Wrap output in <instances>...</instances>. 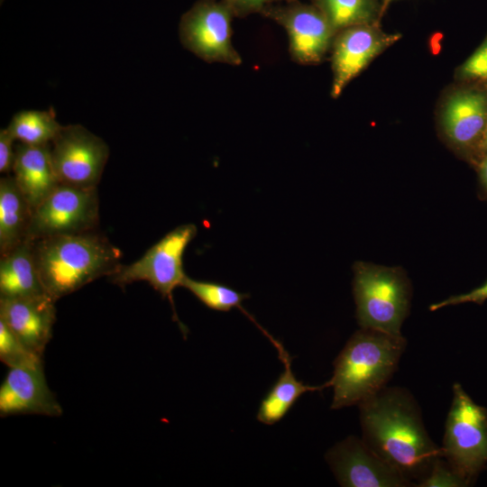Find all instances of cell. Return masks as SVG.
Here are the masks:
<instances>
[{"instance_id": "6da1fadb", "label": "cell", "mask_w": 487, "mask_h": 487, "mask_svg": "<svg viewBox=\"0 0 487 487\" xmlns=\"http://www.w3.org/2000/svg\"><path fill=\"white\" fill-rule=\"evenodd\" d=\"M363 440L412 486H418L442 456L426 430L412 394L386 386L358 405Z\"/></svg>"}, {"instance_id": "7a4b0ae2", "label": "cell", "mask_w": 487, "mask_h": 487, "mask_svg": "<svg viewBox=\"0 0 487 487\" xmlns=\"http://www.w3.org/2000/svg\"><path fill=\"white\" fill-rule=\"evenodd\" d=\"M33 242V254L47 295L57 301L122 265V253L106 237L87 232Z\"/></svg>"}, {"instance_id": "3957f363", "label": "cell", "mask_w": 487, "mask_h": 487, "mask_svg": "<svg viewBox=\"0 0 487 487\" xmlns=\"http://www.w3.org/2000/svg\"><path fill=\"white\" fill-rule=\"evenodd\" d=\"M406 346L402 335L368 328L356 331L334 362L331 409L358 406L385 388Z\"/></svg>"}, {"instance_id": "277c9868", "label": "cell", "mask_w": 487, "mask_h": 487, "mask_svg": "<svg viewBox=\"0 0 487 487\" xmlns=\"http://www.w3.org/2000/svg\"><path fill=\"white\" fill-rule=\"evenodd\" d=\"M354 272L353 292L361 328L400 335L411 298L403 271L357 262Z\"/></svg>"}, {"instance_id": "5b68a950", "label": "cell", "mask_w": 487, "mask_h": 487, "mask_svg": "<svg viewBox=\"0 0 487 487\" xmlns=\"http://www.w3.org/2000/svg\"><path fill=\"white\" fill-rule=\"evenodd\" d=\"M441 452L468 486L487 465V409L475 403L457 382L453 385Z\"/></svg>"}, {"instance_id": "8992f818", "label": "cell", "mask_w": 487, "mask_h": 487, "mask_svg": "<svg viewBox=\"0 0 487 487\" xmlns=\"http://www.w3.org/2000/svg\"><path fill=\"white\" fill-rule=\"evenodd\" d=\"M198 227L194 224L181 225L165 234L136 262L123 266L109 278L112 282L125 286L134 281H147L172 306L174 317L182 331L185 326L179 321L173 304V290L181 286L187 276L183 270V254L195 238Z\"/></svg>"}, {"instance_id": "52a82bcc", "label": "cell", "mask_w": 487, "mask_h": 487, "mask_svg": "<svg viewBox=\"0 0 487 487\" xmlns=\"http://www.w3.org/2000/svg\"><path fill=\"white\" fill-rule=\"evenodd\" d=\"M96 188L60 184L32 214L28 239L91 232L98 222Z\"/></svg>"}, {"instance_id": "ba28073f", "label": "cell", "mask_w": 487, "mask_h": 487, "mask_svg": "<svg viewBox=\"0 0 487 487\" xmlns=\"http://www.w3.org/2000/svg\"><path fill=\"white\" fill-rule=\"evenodd\" d=\"M233 14L224 1L200 0L181 18V43L205 61L240 65L241 56L231 39Z\"/></svg>"}, {"instance_id": "9c48e42d", "label": "cell", "mask_w": 487, "mask_h": 487, "mask_svg": "<svg viewBox=\"0 0 487 487\" xmlns=\"http://www.w3.org/2000/svg\"><path fill=\"white\" fill-rule=\"evenodd\" d=\"M51 154L60 184L96 188L109 157L106 142L79 124L62 126L51 142Z\"/></svg>"}, {"instance_id": "30bf717a", "label": "cell", "mask_w": 487, "mask_h": 487, "mask_svg": "<svg viewBox=\"0 0 487 487\" xmlns=\"http://www.w3.org/2000/svg\"><path fill=\"white\" fill-rule=\"evenodd\" d=\"M326 459L344 487L412 486L396 469L371 450L362 438L349 436L335 445Z\"/></svg>"}, {"instance_id": "8fae6325", "label": "cell", "mask_w": 487, "mask_h": 487, "mask_svg": "<svg viewBox=\"0 0 487 487\" xmlns=\"http://www.w3.org/2000/svg\"><path fill=\"white\" fill-rule=\"evenodd\" d=\"M442 124L450 142L476 163L487 125V87L464 83L447 98Z\"/></svg>"}, {"instance_id": "7c38bea8", "label": "cell", "mask_w": 487, "mask_h": 487, "mask_svg": "<svg viewBox=\"0 0 487 487\" xmlns=\"http://www.w3.org/2000/svg\"><path fill=\"white\" fill-rule=\"evenodd\" d=\"M338 32L332 43L331 96L334 98L338 97L352 79L400 37L387 34L374 24L352 26Z\"/></svg>"}, {"instance_id": "4fadbf2b", "label": "cell", "mask_w": 487, "mask_h": 487, "mask_svg": "<svg viewBox=\"0 0 487 487\" xmlns=\"http://www.w3.org/2000/svg\"><path fill=\"white\" fill-rule=\"evenodd\" d=\"M269 16L286 30L290 56L298 63L320 62L333 43L335 32L317 5L277 8L269 11Z\"/></svg>"}, {"instance_id": "5bb4252c", "label": "cell", "mask_w": 487, "mask_h": 487, "mask_svg": "<svg viewBox=\"0 0 487 487\" xmlns=\"http://www.w3.org/2000/svg\"><path fill=\"white\" fill-rule=\"evenodd\" d=\"M59 417L62 408L48 386L42 363L9 368L0 386V416Z\"/></svg>"}, {"instance_id": "9a60e30c", "label": "cell", "mask_w": 487, "mask_h": 487, "mask_svg": "<svg viewBox=\"0 0 487 487\" xmlns=\"http://www.w3.org/2000/svg\"><path fill=\"white\" fill-rule=\"evenodd\" d=\"M55 302L47 294L0 298V320L26 347L42 356L56 320Z\"/></svg>"}, {"instance_id": "2e32d148", "label": "cell", "mask_w": 487, "mask_h": 487, "mask_svg": "<svg viewBox=\"0 0 487 487\" xmlns=\"http://www.w3.org/2000/svg\"><path fill=\"white\" fill-rule=\"evenodd\" d=\"M14 178L33 211L60 184L51 160V143L15 146Z\"/></svg>"}, {"instance_id": "e0dca14e", "label": "cell", "mask_w": 487, "mask_h": 487, "mask_svg": "<svg viewBox=\"0 0 487 487\" xmlns=\"http://www.w3.org/2000/svg\"><path fill=\"white\" fill-rule=\"evenodd\" d=\"M46 294L33 254V242L26 238L0 260V298Z\"/></svg>"}, {"instance_id": "ac0fdd59", "label": "cell", "mask_w": 487, "mask_h": 487, "mask_svg": "<svg viewBox=\"0 0 487 487\" xmlns=\"http://www.w3.org/2000/svg\"><path fill=\"white\" fill-rule=\"evenodd\" d=\"M274 345L284 364V369L260 404L257 419L265 425H273L283 418L305 392L330 387L329 381L320 386H311L299 381L291 369V358L288 352L278 341Z\"/></svg>"}, {"instance_id": "d6986e66", "label": "cell", "mask_w": 487, "mask_h": 487, "mask_svg": "<svg viewBox=\"0 0 487 487\" xmlns=\"http://www.w3.org/2000/svg\"><path fill=\"white\" fill-rule=\"evenodd\" d=\"M32 210L14 176L0 179V253H9L27 237Z\"/></svg>"}, {"instance_id": "ffe728a7", "label": "cell", "mask_w": 487, "mask_h": 487, "mask_svg": "<svg viewBox=\"0 0 487 487\" xmlns=\"http://www.w3.org/2000/svg\"><path fill=\"white\" fill-rule=\"evenodd\" d=\"M19 142L30 145L50 144L62 128L51 110H26L16 113L6 127Z\"/></svg>"}, {"instance_id": "44dd1931", "label": "cell", "mask_w": 487, "mask_h": 487, "mask_svg": "<svg viewBox=\"0 0 487 487\" xmlns=\"http://www.w3.org/2000/svg\"><path fill=\"white\" fill-rule=\"evenodd\" d=\"M335 32L344 29L374 24L379 14L378 0H317Z\"/></svg>"}, {"instance_id": "7402d4cb", "label": "cell", "mask_w": 487, "mask_h": 487, "mask_svg": "<svg viewBox=\"0 0 487 487\" xmlns=\"http://www.w3.org/2000/svg\"><path fill=\"white\" fill-rule=\"evenodd\" d=\"M181 287L189 290L210 309L227 312L237 308L255 323L253 318L242 307V302L249 298L246 293L238 292L221 283L197 280L188 276L184 278Z\"/></svg>"}, {"instance_id": "603a6c76", "label": "cell", "mask_w": 487, "mask_h": 487, "mask_svg": "<svg viewBox=\"0 0 487 487\" xmlns=\"http://www.w3.org/2000/svg\"><path fill=\"white\" fill-rule=\"evenodd\" d=\"M0 360L9 368L42 363V356L26 347L2 320H0Z\"/></svg>"}, {"instance_id": "cb8c5ba5", "label": "cell", "mask_w": 487, "mask_h": 487, "mask_svg": "<svg viewBox=\"0 0 487 487\" xmlns=\"http://www.w3.org/2000/svg\"><path fill=\"white\" fill-rule=\"evenodd\" d=\"M456 75L463 83L487 87V35L479 47L458 68Z\"/></svg>"}, {"instance_id": "d4e9b609", "label": "cell", "mask_w": 487, "mask_h": 487, "mask_svg": "<svg viewBox=\"0 0 487 487\" xmlns=\"http://www.w3.org/2000/svg\"><path fill=\"white\" fill-rule=\"evenodd\" d=\"M419 487H464V480L441 456L429 474L418 485Z\"/></svg>"}, {"instance_id": "484cf974", "label": "cell", "mask_w": 487, "mask_h": 487, "mask_svg": "<svg viewBox=\"0 0 487 487\" xmlns=\"http://www.w3.org/2000/svg\"><path fill=\"white\" fill-rule=\"evenodd\" d=\"M486 299H487V281L481 287L476 288L468 293L451 296L443 301L435 303L430 306L429 309L431 311H435L447 306L463 304V303H467V302L482 304Z\"/></svg>"}, {"instance_id": "4316f807", "label": "cell", "mask_w": 487, "mask_h": 487, "mask_svg": "<svg viewBox=\"0 0 487 487\" xmlns=\"http://www.w3.org/2000/svg\"><path fill=\"white\" fill-rule=\"evenodd\" d=\"M16 141L10 133L7 128L0 131V172L9 173L13 171V166L15 158V146L14 142Z\"/></svg>"}, {"instance_id": "83f0119b", "label": "cell", "mask_w": 487, "mask_h": 487, "mask_svg": "<svg viewBox=\"0 0 487 487\" xmlns=\"http://www.w3.org/2000/svg\"><path fill=\"white\" fill-rule=\"evenodd\" d=\"M234 14L245 15L262 10L265 5L276 0H223Z\"/></svg>"}, {"instance_id": "f1b7e54d", "label": "cell", "mask_w": 487, "mask_h": 487, "mask_svg": "<svg viewBox=\"0 0 487 487\" xmlns=\"http://www.w3.org/2000/svg\"><path fill=\"white\" fill-rule=\"evenodd\" d=\"M476 166L481 184L487 192V152L481 157Z\"/></svg>"}, {"instance_id": "f546056e", "label": "cell", "mask_w": 487, "mask_h": 487, "mask_svg": "<svg viewBox=\"0 0 487 487\" xmlns=\"http://www.w3.org/2000/svg\"><path fill=\"white\" fill-rule=\"evenodd\" d=\"M486 152H487V125H486L482 142L478 148L476 163Z\"/></svg>"}, {"instance_id": "4dcf8cb0", "label": "cell", "mask_w": 487, "mask_h": 487, "mask_svg": "<svg viewBox=\"0 0 487 487\" xmlns=\"http://www.w3.org/2000/svg\"><path fill=\"white\" fill-rule=\"evenodd\" d=\"M384 1H385V2H389V1H391V0H384Z\"/></svg>"}]
</instances>
